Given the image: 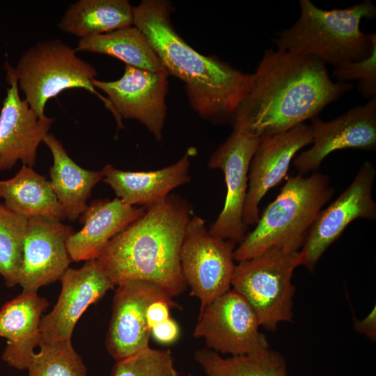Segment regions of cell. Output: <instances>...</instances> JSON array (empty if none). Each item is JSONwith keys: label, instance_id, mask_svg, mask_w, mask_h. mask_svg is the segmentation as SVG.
<instances>
[{"label": "cell", "instance_id": "obj_1", "mask_svg": "<svg viewBox=\"0 0 376 376\" xmlns=\"http://www.w3.org/2000/svg\"><path fill=\"white\" fill-rule=\"evenodd\" d=\"M232 124L256 137L285 132L318 114L350 91L334 81L326 64L308 54L268 49Z\"/></svg>", "mask_w": 376, "mask_h": 376}, {"label": "cell", "instance_id": "obj_2", "mask_svg": "<svg viewBox=\"0 0 376 376\" xmlns=\"http://www.w3.org/2000/svg\"><path fill=\"white\" fill-rule=\"evenodd\" d=\"M171 3L143 0L133 7L134 26L146 38L169 75L185 84L191 107L214 123L233 122L252 75L189 46L171 22Z\"/></svg>", "mask_w": 376, "mask_h": 376}, {"label": "cell", "instance_id": "obj_3", "mask_svg": "<svg viewBox=\"0 0 376 376\" xmlns=\"http://www.w3.org/2000/svg\"><path fill=\"white\" fill-rule=\"evenodd\" d=\"M191 214L187 201L169 194L114 236L97 258L113 285L140 280L156 284L171 297L182 294L187 284L180 249Z\"/></svg>", "mask_w": 376, "mask_h": 376}, {"label": "cell", "instance_id": "obj_4", "mask_svg": "<svg viewBox=\"0 0 376 376\" xmlns=\"http://www.w3.org/2000/svg\"><path fill=\"white\" fill-rule=\"evenodd\" d=\"M300 15L273 39L277 49L313 56L325 64L363 60L370 54L376 34L360 29L362 19H373L370 0L343 9L322 10L310 0H299Z\"/></svg>", "mask_w": 376, "mask_h": 376}, {"label": "cell", "instance_id": "obj_5", "mask_svg": "<svg viewBox=\"0 0 376 376\" xmlns=\"http://www.w3.org/2000/svg\"><path fill=\"white\" fill-rule=\"evenodd\" d=\"M334 192L329 177L320 173L288 177L278 196L260 215L255 228L234 250V260L251 259L272 247L299 251Z\"/></svg>", "mask_w": 376, "mask_h": 376}, {"label": "cell", "instance_id": "obj_6", "mask_svg": "<svg viewBox=\"0 0 376 376\" xmlns=\"http://www.w3.org/2000/svg\"><path fill=\"white\" fill-rule=\"evenodd\" d=\"M13 69L24 100L40 118L46 117L45 107L50 98L65 89L81 88L103 102L113 115L118 131L123 128L122 119L109 100L92 84L97 75L95 67L77 56L75 49L61 40H46L29 47Z\"/></svg>", "mask_w": 376, "mask_h": 376}, {"label": "cell", "instance_id": "obj_7", "mask_svg": "<svg viewBox=\"0 0 376 376\" xmlns=\"http://www.w3.org/2000/svg\"><path fill=\"white\" fill-rule=\"evenodd\" d=\"M299 251L278 247L235 265L231 285L250 304L260 325L273 331L281 322H291L294 269Z\"/></svg>", "mask_w": 376, "mask_h": 376}, {"label": "cell", "instance_id": "obj_8", "mask_svg": "<svg viewBox=\"0 0 376 376\" xmlns=\"http://www.w3.org/2000/svg\"><path fill=\"white\" fill-rule=\"evenodd\" d=\"M235 244L210 234L203 218H190L180 249V267L190 295L200 301V310L230 290Z\"/></svg>", "mask_w": 376, "mask_h": 376}, {"label": "cell", "instance_id": "obj_9", "mask_svg": "<svg viewBox=\"0 0 376 376\" xmlns=\"http://www.w3.org/2000/svg\"><path fill=\"white\" fill-rule=\"evenodd\" d=\"M260 326L253 308L233 289L200 310L193 336L217 353L246 355L269 348Z\"/></svg>", "mask_w": 376, "mask_h": 376}, {"label": "cell", "instance_id": "obj_10", "mask_svg": "<svg viewBox=\"0 0 376 376\" xmlns=\"http://www.w3.org/2000/svg\"><path fill=\"white\" fill-rule=\"evenodd\" d=\"M375 178V166L364 162L352 183L320 212L299 251V265L313 272L322 254L352 221L359 218L375 220L376 203L372 194Z\"/></svg>", "mask_w": 376, "mask_h": 376}, {"label": "cell", "instance_id": "obj_11", "mask_svg": "<svg viewBox=\"0 0 376 376\" xmlns=\"http://www.w3.org/2000/svg\"><path fill=\"white\" fill-rule=\"evenodd\" d=\"M259 138L239 129L232 133L211 155L208 166L223 171L226 185L224 207L210 228V234L235 243L241 242L247 226L243 221L251 160Z\"/></svg>", "mask_w": 376, "mask_h": 376}, {"label": "cell", "instance_id": "obj_12", "mask_svg": "<svg viewBox=\"0 0 376 376\" xmlns=\"http://www.w3.org/2000/svg\"><path fill=\"white\" fill-rule=\"evenodd\" d=\"M167 72H153L125 65L115 81L93 79L92 84L107 95L118 116L139 121L158 142L162 139L167 107Z\"/></svg>", "mask_w": 376, "mask_h": 376}, {"label": "cell", "instance_id": "obj_13", "mask_svg": "<svg viewBox=\"0 0 376 376\" xmlns=\"http://www.w3.org/2000/svg\"><path fill=\"white\" fill-rule=\"evenodd\" d=\"M116 287L105 343L109 354L118 361L150 347L146 319L149 304L173 300L160 287L145 281L128 280Z\"/></svg>", "mask_w": 376, "mask_h": 376}, {"label": "cell", "instance_id": "obj_14", "mask_svg": "<svg viewBox=\"0 0 376 376\" xmlns=\"http://www.w3.org/2000/svg\"><path fill=\"white\" fill-rule=\"evenodd\" d=\"M61 291L54 308L39 324L41 341L71 340L75 327L88 307L115 288L97 259L79 269L68 268L59 279Z\"/></svg>", "mask_w": 376, "mask_h": 376}, {"label": "cell", "instance_id": "obj_15", "mask_svg": "<svg viewBox=\"0 0 376 376\" xmlns=\"http://www.w3.org/2000/svg\"><path fill=\"white\" fill-rule=\"evenodd\" d=\"M313 146L293 161L299 175L317 170L332 152L343 149L373 150L376 148V97L325 122L316 117L310 125Z\"/></svg>", "mask_w": 376, "mask_h": 376}, {"label": "cell", "instance_id": "obj_16", "mask_svg": "<svg viewBox=\"0 0 376 376\" xmlns=\"http://www.w3.org/2000/svg\"><path fill=\"white\" fill-rule=\"evenodd\" d=\"M71 226L58 219L36 217L28 219L18 284L24 293L59 280L72 260L66 242Z\"/></svg>", "mask_w": 376, "mask_h": 376}, {"label": "cell", "instance_id": "obj_17", "mask_svg": "<svg viewBox=\"0 0 376 376\" xmlns=\"http://www.w3.org/2000/svg\"><path fill=\"white\" fill-rule=\"evenodd\" d=\"M4 69L8 88L0 112V171L11 170L19 160L33 167L38 146L54 120L47 116L40 118L20 98L13 67L6 61Z\"/></svg>", "mask_w": 376, "mask_h": 376}, {"label": "cell", "instance_id": "obj_18", "mask_svg": "<svg viewBox=\"0 0 376 376\" xmlns=\"http://www.w3.org/2000/svg\"><path fill=\"white\" fill-rule=\"evenodd\" d=\"M310 125L300 124L285 132L259 138L251 160L243 221L256 224L260 218L258 205L267 191L285 176L296 153L312 143Z\"/></svg>", "mask_w": 376, "mask_h": 376}, {"label": "cell", "instance_id": "obj_19", "mask_svg": "<svg viewBox=\"0 0 376 376\" xmlns=\"http://www.w3.org/2000/svg\"><path fill=\"white\" fill-rule=\"evenodd\" d=\"M144 212V207L131 206L117 197L93 201L80 216L84 226L67 240L72 261L97 259L106 244Z\"/></svg>", "mask_w": 376, "mask_h": 376}, {"label": "cell", "instance_id": "obj_20", "mask_svg": "<svg viewBox=\"0 0 376 376\" xmlns=\"http://www.w3.org/2000/svg\"><path fill=\"white\" fill-rule=\"evenodd\" d=\"M196 153L195 148H189L175 164L152 171H127L107 165L102 170L103 180L127 205L148 207L164 201L172 190L189 182L191 157Z\"/></svg>", "mask_w": 376, "mask_h": 376}, {"label": "cell", "instance_id": "obj_21", "mask_svg": "<svg viewBox=\"0 0 376 376\" xmlns=\"http://www.w3.org/2000/svg\"><path fill=\"white\" fill-rule=\"evenodd\" d=\"M49 303L37 293L22 292L0 309V337L7 340L2 359L10 367L26 370L41 341L39 324Z\"/></svg>", "mask_w": 376, "mask_h": 376}, {"label": "cell", "instance_id": "obj_22", "mask_svg": "<svg viewBox=\"0 0 376 376\" xmlns=\"http://www.w3.org/2000/svg\"><path fill=\"white\" fill-rule=\"evenodd\" d=\"M43 142L49 148L54 160L49 169L52 189L65 218L75 221L86 210V201L94 186L103 178V172L79 166L52 134L48 133Z\"/></svg>", "mask_w": 376, "mask_h": 376}, {"label": "cell", "instance_id": "obj_23", "mask_svg": "<svg viewBox=\"0 0 376 376\" xmlns=\"http://www.w3.org/2000/svg\"><path fill=\"white\" fill-rule=\"evenodd\" d=\"M13 212L26 218L48 217L61 221L65 219L50 180L22 165L14 177L0 179V199Z\"/></svg>", "mask_w": 376, "mask_h": 376}, {"label": "cell", "instance_id": "obj_24", "mask_svg": "<svg viewBox=\"0 0 376 376\" xmlns=\"http://www.w3.org/2000/svg\"><path fill=\"white\" fill-rule=\"evenodd\" d=\"M133 7L127 0H79L70 4L58 24L81 38L134 26Z\"/></svg>", "mask_w": 376, "mask_h": 376}, {"label": "cell", "instance_id": "obj_25", "mask_svg": "<svg viewBox=\"0 0 376 376\" xmlns=\"http://www.w3.org/2000/svg\"><path fill=\"white\" fill-rule=\"evenodd\" d=\"M75 49L109 55L139 69L166 72L146 38L134 26L81 38Z\"/></svg>", "mask_w": 376, "mask_h": 376}, {"label": "cell", "instance_id": "obj_26", "mask_svg": "<svg viewBox=\"0 0 376 376\" xmlns=\"http://www.w3.org/2000/svg\"><path fill=\"white\" fill-rule=\"evenodd\" d=\"M194 359L207 376H288L284 357L269 348L228 358L203 348L195 352Z\"/></svg>", "mask_w": 376, "mask_h": 376}, {"label": "cell", "instance_id": "obj_27", "mask_svg": "<svg viewBox=\"0 0 376 376\" xmlns=\"http://www.w3.org/2000/svg\"><path fill=\"white\" fill-rule=\"evenodd\" d=\"M27 223L0 201V274L9 288L19 282Z\"/></svg>", "mask_w": 376, "mask_h": 376}, {"label": "cell", "instance_id": "obj_28", "mask_svg": "<svg viewBox=\"0 0 376 376\" xmlns=\"http://www.w3.org/2000/svg\"><path fill=\"white\" fill-rule=\"evenodd\" d=\"M31 354L27 376H86L87 368L71 340L48 343L40 341Z\"/></svg>", "mask_w": 376, "mask_h": 376}, {"label": "cell", "instance_id": "obj_29", "mask_svg": "<svg viewBox=\"0 0 376 376\" xmlns=\"http://www.w3.org/2000/svg\"><path fill=\"white\" fill-rule=\"evenodd\" d=\"M110 376H180L169 349L150 347L116 361Z\"/></svg>", "mask_w": 376, "mask_h": 376}, {"label": "cell", "instance_id": "obj_30", "mask_svg": "<svg viewBox=\"0 0 376 376\" xmlns=\"http://www.w3.org/2000/svg\"><path fill=\"white\" fill-rule=\"evenodd\" d=\"M337 81L357 80L361 95L368 100L376 97V42L367 58L340 63L332 72Z\"/></svg>", "mask_w": 376, "mask_h": 376}, {"label": "cell", "instance_id": "obj_31", "mask_svg": "<svg viewBox=\"0 0 376 376\" xmlns=\"http://www.w3.org/2000/svg\"><path fill=\"white\" fill-rule=\"evenodd\" d=\"M180 334L178 323L171 317L150 329L151 337L163 345L173 344L178 339Z\"/></svg>", "mask_w": 376, "mask_h": 376}, {"label": "cell", "instance_id": "obj_32", "mask_svg": "<svg viewBox=\"0 0 376 376\" xmlns=\"http://www.w3.org/2000/svg\"><path fill=\"white\" fill-rule=\"evenodd\" d=\"M173 308H180V306L174 301L157 300L150 303L146 312L148 328L151 329L156 324L169 318L170 311Z\"/></svg>", "mask_w": 376, "mask_h": 376}, {"label": "cell", "instance_id": "obj_33", "mask_svg": "<svg viewBox=\"0 0 376 376\" xmlns=\"http://www.w3.org/2000/svg\"><path fill=\"white\" fill-rule=\"evenodd\" d=\"M374 306L371 312L363 320L354 319V328L357 332L364 334L371 340L376 339V309Z\"/></svg>", "mask_w": 376, "mask_h": 376}, {"label": "cell", "instance_id": "obj_34", "mask_svg": "<svg viewBox=\"0 0 376 376\" xmlns=\"http://www.w3.org/2000/svg\"><path fill=\"white\" fill-rule=\"evenodd\" d=\"M187 376H193V375L190 374V375H187Z\"/></svg>", "mask_w": 376, "mask_h": 376}]
</instances>
